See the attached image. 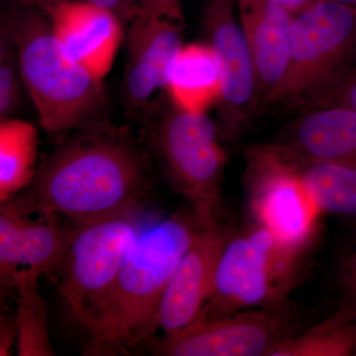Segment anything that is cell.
Segmentation results:
<instances>
[{"instance_id":"6da1fadb","label":"cell","mask_w":356,"mask_h":356,"mask_svg":"<svg viewBox=\"0 0 356 356\" xmlns=\"http://www.w3.org/2000/svg\"><path fill=\"white\" fill-rule=\"evenodd\" d=\"M147 178L146 156L125 133L105 124L58 147L20 202L29 212L88 222L139 202Z\"/></svg>"},{"instance_id":"7a4b0ae2","label":"cell","mask_w":356,"mask_h":356,"mask_svg":"<svg viewBox=\"0 0 356 356\" xmlns=\"http://www.w3.org/2000/svg\"><path fill=\"white\" fill-rule=\"evenodd\" d=\"M202 228L193 212L178 213L142 232L83 324L89 355L126 353L153 334L166 287Z\"/></svg>"},{"instance_id":"3957f363","label":"cell","mask_w":356,"mask_h":356,"mask_svg":"<svg viewBox=\"0 0 356 356\" xmlns=\"http://www.w3.org/2000/svg\"><path fill=\"white\" fill-rule=\"evenodd\" d=\"M19 54L23 83L42 127L50 133L105 125L102 79L77 63L54 34L50 21L32 8L6 18Z\"/></svg>"},{"instance_id":"277c9868","label":"cell","mask_w":356,"mask_h":356,"mask_svg":"<svg viewBox=\"0 0 356 356\" xmlns=\"http://www.w3.org/2000/svg\"><path fill=\"white\" fill-rule=\"evenodd\" d=\"M305 254L259 225L233 233L218 262L209 299L196 320L288 305Z\"/></svg>"},{"instance_id":"5b68a950","label":"cell","mask_w":356,"mask_h":356,"mask_svg":"<svg viewBox=\"0 0 356 356\" xmlns=\"http://www.w3.org/2000/svg\"><path fill=\"white\" fill-rule=\"evenodd\" d=\"M147 227L144 208L136 202L113 214L76 222L67 234L60 293L81 325L108 291L129 250Z\"/></svg>"},{"instance_id":"8992f818","label":"cell","mask_w":356,"mask_h":356,"mask_svg":"<svg viewBox=\"0 0 356 356\" xmlns=\"http://www.w3.org/2000/svg\"><path fill=\"white\" fill-rule=\"evenodd\" d=\"M154 142L170 184L198 221L204 227L217 222L226 156L216 125L205 113L173 105L154 129Z\"/></svg>"},{"instance_id":"52a82bcc","label":"cell","mask_w":356,"mask_h":356,"mask_svg":"<svg viewBox=\"0 0 356 356\" xmlns=\"http://www.w3.org/2000/svg\"><path fill=\"white\" fill-rule=\"evenodd\" d=\"M355 54V9L315 0L294 15L289 72L280 102L310 104L353 64Z\"/></svg>"},{"instance_id":"ba28073f","label":"cell","mask_w":356,"mask_h":356,"mask_svg":"<svg viewBox=\"0 0 356 356\" xmlns=\"http://www.w3.org/2000/svg\"><path fill=\"white\" fill-rule=\"evenodd\" d=\"M245 184L255 225L293 248L308 250L321 212L274 145L248 152Z\"/></svg>"},{"instance_id":"9c48e42d","label":"cell","mask_w":356,"mask_h":356,"mask_svg":"<svg viewBox=\"0 0 356 356\" xmlns=\"http://www.w3.org/2000/svg\"><path fill=\"white\" fill-rule=\"evenodd\" d=\"M290 303L274 309H252L194 321L165 332L156 353L165 356H271L297 332Z\"/></svg>"},{"instance_id":"30bf717a","label":"cell","mask_w":356,"mask_h":356,"mask_svg":"<svg viewBox=\"0 0 356 356\" xmlns=\"http://www.w3.org/2000/svg\"><path fill=\"white\" fill-rule=\"evenodd\" d=\"M203 29L221 70L222 91L218 102L221 132L234 140L259 105L254 63L236 0H206Z\"/></svg>"},{"instance_id":"8fae6325","label":"cell","mask_w":356,"mask_h":356,"mask_svg":"<svg viewBox=\"0 0 356 356\" xmlns=\"http://www.w3.org/2000/svg\"><path fill=\"white\" fill-rule=\"evenodd\" d=\"M184 15L136 16L127 35L123 95L133 113L154 109L168 92L170 70L181 50Z\"/></svg>"},{"instance_id":"7c38bea8","label":"cell","mask_w":356,"mask_h":356,"mask_svg":"<svg viewBox=\"0 0 356 356\" xmlns=\"http://www.w3.org/2000/svg\"><path fill=\"white\" fill-rule=\"evenodd\" d=\"M234 232L219 222L200 229L166 287L156 329L177 331L192 324L209 299L218 262Z\"/></svg>"},{"instance_id":"4fadbf2b","label":"cell","mask_w":356,"mask_h":356,"mask_svg":"<svg viewBox=\"0 0 356 356\" xmlns=\"http://www.w3.org/2000/svg\"><path fill=\"white\" fill-rule=\"evenodd\" d=\"M236 6L254 63L259 104L280 102L289 72L295 14L266 0H236Z\"/></svg>"},{"instance_id":"5bb4252c","label":"cell","mask_w":356,"mask_h":356,"mask_svg":"<svg viewBox=\"0 0 356 356\" xmlns=\"http://www.w3.org/2000/svg\"><path fill=\"white\" fill-rule=\"evenodd\" d=\"M19 199L1 202L0 208V273L9 282L18 267L36 268L42 274L62 267L67 234L58 224L57 215H42L38 221L28 217Z\"/></svg>"},{"instance_id":"9a60e30c","label":"cell","mask_w":356,"mask_h":356,"mask_svg":"<svg viewBox=\"0 0 356 356\" xmlns=\"http://www.w3.org/2000/svg\"><path fill=\"white\" fill-rule=\"evenodd\" d=\"M43 9L67 53L102 79L111 69L123 37L120 18L102 7L76 0Z\"/></svg>"},{"instance_id":"2e32d148","label":"cell","mask_w":356,"mask_h":356,"mask_svg":"<svg viewBox=\"0 0 356 356\" xmlns=\"http://www.w3.org/2000/svg\"><path fill=\"white\" fill-rule=\"evenodd\" d=\"M278 145L302 158L356 168V109L312 108L293 122Z\"/></svg>"},{"instance_id":"e0dca14e","label":"cell","mask_w":356,"mask_h":356,"mask_svg":"<svg viewBox=\"0 0 356 356\" xmlns=\"http://www.w3.org/2000/svg\"><path fill=\"white\" fill-rule=\"evenodd\" d=\"M222 76L209 44H191L177 54L170 70L168 93L185 111L205 113L221 96Z\"/></svg>"},{"instance_id":"ac0fdd59","label":"cell","mask_w":356,"mask_h":356,"mask_svg":"<svg viewBox=\"0 0 356 356\" xmlns=\"http://www.w3.org/2000/svg\"><path fill=\"white\" fill-rule=\"evenodd\" d=\"M321 214L356 217V168L302 158L275 145Z\"/></svg>"},{"instance_id":"d6986e66","label":"cell","mask_w":356,"mask_h":356,"mask_svg":"<svg viewBox=\"0 0 356 356\" xmlns=\"http://www.w3.org/2000/svg\"><path fill=\"white\" fill-rule=\"evenodd\" d=\"M39 137L36 128L19 119L0 122V201L9 200L36 177Z\"/></svg>"},{"instance_id":"ffe728a7","label":"cell","mask_w":356,"mask_h":356,"mask_svg":"<svg viewBox=\"0 0 356 356\" xmlns=\"http://www.w3.org/2000/svg\"><path fill=\"white\" fill-rule=\"evenodd\" d=\"M356 350V314L341 305L334 314L295 332L271 356H350Z\"/></svg>"},{"instance_id":"44dd1931","label":"cell","mask_w":356,"mask_h":356,"mask_svg":"<svg viewBox=\"0 0 356 356\" xmlns=\"http://www.w3.org/2000/svg\"><path fill=\"white\" fill-rule=\"evenodd\" d=\"M41 271L23 268L14 274L11 285L18 293L16 318V346L20 356H51L54 355L44 301L38 289Z\"/></svg>"},{"instance_id":"7402d4cb","label":"cell","mask_w":356,"mask_h":356,"mask_svg":"<svg viewBox=\"0 0 356 356\" xmlns=\"http://www.w3.org/2000/svg\"><path fill=\"white\" fill-rule=\"evenodd\" d=\"M23 79L17 44L6 20L0 35V116L8 118L19 108Z\"/></svg>"},{"instance_id":"603a6c76","label":"cell","mask_w":356,"mask_h":356,"mask_svg":"<svg viewBox=\"0 0 356 356\" xmlns=\"http://www.w3.org/2000/svg\"><path fill=\"white\" fill-rule=\"evenodd\" d=\"M311 108L341 106L356 109V63L310 103Z\"/></svg>"},{"instance_id":"cb8c5ba5","label":"cell","mask_w":356,"mask_h":356,"mask_svg":"<svg viewBox=\"0 0 356 356\" xmlns=\"http://www.w3.org/2000/svg\"><path fill=\"white\" fill-rule=\"evenodd\" d=\"M343 304L356 314V245L344 257L339 271Z\"/></svg>"},{"instance_id":"d4e9b609","label":"cell","mask_w":356,"mask_h":356,"mask_svg":"<svg viewBox=\"0 0 356 356\" xmlns=\"http://www.w3.org/2000/svg\"><path fill=\"white\" fill-rule=\"evenodd\" d=\"M181 1L182 0H139L137 16L184 15Z\"/></svg>"},{"instance_id":"484cf974","label":"cell","mask_w":356,"mask_h":356,"mask_svg":"<svg viewBox=\"0 0 356 356\" xmlns=\"http://www.w3.org/2000/svg\"><path fill=\"white\" fill-rule=\"evenodd\" d=\"M88 3L107 9L116 14L121 20L132 21L139 11V0H83Z\"/></svg>"},{"instance_id":"4316f807","label":"cell","mask_w":356,"mask_h":356,"mask_svg":"<svg viewBox=\"0 0 356 356\" xmlns=\"http://www.w3.org/2000/svg\"><path fill=\"white\" fill-rule=\"evenodd\" d=\"M17 337V327L16 321L1 318V327H0V355H10L11 346L13 339Z\"/></svg>"},{"instance_id":"83f0119b","label":"cell","mask_w":356,"mask_h":356,"mask_svg":"<svg viewBox=\"0 0 356 356\" xmlns=\"http://www.w3.org/2000/svg\"><path fill=\"white\" fill-rule=\"evenodd\" d=\"M271 3L277 4L293 14L299 13L300 11L305 9L307 6L313 3L315 0H266Z\"/></svg>"},{"instance_id":"f1b7e54d","label":"cell","mask_w":356,"mask_h":356,"mask_svg":"<svg viewBox=\"0 0 356 356\" xmlns=\"http://www.w3.org/2000/svg\"><path fill=\"white\" fill-rule=\"evenodd\" d=\"M27 1H33L38 3L40 6L43 7L56 6V4L62 3L64 1H69V0H27Z\"/></svg>"},{"instance_id":"f546056e","label":"cell","mask_w":356,"mask_h":356,"mask_svg":"<svg viewBox=\"0 0 356 356\" xmlns=\"http://www.w3.org/2000/svg\"><path fill=\"white\" fill-rule=\"evenodd\" d=\"M331 1L337 2V3L343 4V6H350L356 10V0H331Z\"/></svg>"},{"instance_id":"4dcf8cb0","label":"cell","mask_w":356,"mask_h":356,"mask_svg":"<svg viewBox=\"0 0 356 356\" xmlns=\"http://www.w3.org/2000/svg\"><path fill=\"white\" fill-rule=\"evenodd\" d=\"M355 356H356V350H355Z\"/></svg>"}]
</instances>
